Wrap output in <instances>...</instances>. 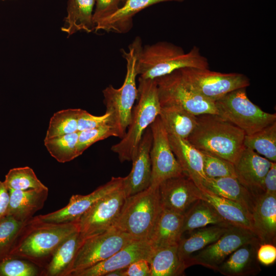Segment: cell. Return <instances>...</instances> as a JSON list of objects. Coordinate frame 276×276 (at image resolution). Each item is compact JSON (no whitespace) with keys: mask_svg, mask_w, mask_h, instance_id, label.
I'll return each mask as SVG.
<instances>
[{"mask_svg":"<svg viewBox=\"0 0 276 276\" xmlns=\"http://www.w3.org/2000/svg\"><path fill=\"white\" fill-rule=\"evenodd\" d=\"M244 132L218 114L196 116V126L187 140L200 151L234 164L245 148Z\"/></svg>","mask_w":276,"mask_h":276,"instance_id":"6da1fadb","label":"cell"},{"mask_svg":"<svg viewBox=\"0 0 276 276\" xmlns=\"http://www.w3.org/2000/svg\"><path fill=\"white\" fill-rule=\"evenodd\" d=\"M142 39L136 37L128 46L127 52L121 49L126 61V74L121 87L116 88L109 85L103 91L106 113L109 114L108 125L116 136L122 139L130 123L134 102L137 98L136 78L138 58L142 49Z\"/></svg>","mask_w":276,"mask_h":276,"instance_id":"7a4b0ae2","label":"cell"},{"mask_svg":"<svg viewBox=\"0 0 276 276\" xmlns=\"http://www.w3.org/2000/svg\"><path fill=\"white\" fill-rule=\"evenodd\" d=\"M187 67L209 68V63L196 46L186 53L181 47L172 43L159 41L142 47L137 70L140 78L155 79Z\"/></svg>","mask_w":276,"mask_h":276,"instance_id":"3957f363","label":"cell"},{"mask_svg":"<svg viewBox=\"0 0 276 276\" xmlns=\"http://www.w3.org/2000/svg\"><path fill=\"white\" fill-rule=\"evenodd\" d=\"M137 99L124 136L111 148L122 163L131 160L144 132L159 114L161 106L155 79L139 77Z\"/></svg>","mask_w":276,"mask_h":276,"instance_id":"277c9868","label":"cell"},{"mask_svg":"<svg viewBox=\"0 0 276 276\" xmlns=\"http://www.w3.org/2000/svg\"><path fill=\"white\" fill-rule=\"evenodd\" d=\"M159 186L150 185L140 192L126 197L112 227L136 240H149L162 210Z\"/></svg>","mask_w":276,"mask_h":276,"instance_id":"5b68a950","label":"cell"},{"mask_svg":"<svg viewBox=\"0 0 276 276\" xmlns=\"http://www.w3.org/2000/svg\"><path fill=\"white\" fill-rule=\"evenodd\" d=\"M31 221L35 228L23 239L16 241L6 255L30 260L52 256L64 241L78 231V220L64 223H36L32 219Z\"/></svg>","mask_w":276,"mask_h":276,"instance_id":"8992f818","label":"cell"},{"mask_svg":"<svg viewBox=\"0 0 276 276\" xmlns=\"http://www.w3.org/2000/svg\"><path fill=\"white\" fill-rule=\"evenodd\" d=\"M217 114L241 130L252 134L276 122V114L263 111L248 98L246 88L227 94L215 102Z\"/></svg>","mask_w":276,"mask_h":276,"instance_id":"52a82bcc","label":"cell"},{"mask_svg":"<svg viewBox=\"0 0 276 276\" xmlns=\"http://www.w3.org/2000/svg\"><path fill=\"white\" fill-rule=\"evenodd\" d=\"M155 79L161 107H180L196 116L217 114L215 102L192 89L183 79L179 69Z\"/></svg>","mask_w":276,"mask_h":276,"instance_id":"ba28073f","label":"cell"},{"mask_svg":"<svg viewBox=\"0 0 276 276\" xmlns=\"http://www.w3.org/2000/svg\"><path fill=\"white\" fill-rule=\"evenodd\" d=\"M134 240L136 239L113 227L84 239L64 275H73L107 259Z\"/></svg>","mask_w":276,"mask_h":276,"instance_id":"9c48e42d","label":"cell"},{"mask_svg":"<svg viewBox=\"0 0 276 276\" xmlns=\"http://www.w3.org/2000/svg\"><path fill=\"white\" fill-rule=\"evenodd\" d=\"M179 71L192 89L214 102L229 92L250 85L249 78L240 73H222L209 68L188 67L179 68Z\"/></svg>","mask_w":276,"mask_h":276,"instance_id":"30bf717a","label":"cell"},{"mask_svg":"<svg viewBox=\"0 0 276 276\" xmlns=\"http://www.w3.org/2000/svg\"><path fill=\"white\" fill-rule=\"evenodd\" d=\"M124 185L99 199L78 220L83 240L112 227L127 197Z\"/></svg>","mask_w":276,"mask_h":276,"instance_id":"8fae6325","label":"cell"},{"mask_svg":"<svg viewBox=\"0 0 276 276\" xmlns=\"http://www.w3.org/2000/svg\"><path fill=\"white\" fill-rule=\"evenodd\" d=\"M256 242L262 243L254 232L229 225L217 240L197 251L195 255L191 256L188 263L189 267L200 265L216 271L218 266L239 247Z\"/></svg>","mask_w":276,"mask_h":276,"instance_id":"7c38bea8","label":"cell"},{"mask_svg":"<svg viewBox=\"0 0 276 276\" xmlns=\"http://www.w3.org/2000/svg\"><path fill=\"white\" fill-rule=\"evenodd\" d=\"M149 127L152 134L150 185L158 186L167 179L186 175L172 151L168 133L158 116Z\"/></svg>","mask_w":276,"mask_h":276,"instance_id":"4fadbf2b","label":"cell"},{"mask_svg":"<svg viewBox=\"0 0 276 276\" xmlns=\"http://www.w3.org/2000/svg\"><path fill=\"white\" fill-rule=\"evenodd\" d=\"M125 177H112L111 179L85 195H73L64 208L56 211L40 215L32 220L36 223H64L78 220L99 199L121 187Z\"/></svg>","mask_w":276,"mask_h":276,"instance_id":"5bb4252c","label":"cell"},{"mask_svg":"<svg viewBox=\"0 0 276 276\" xmlns=\"http://www.w3.org/2000/svg\"><path fill=\"white\" fill-rule=\"evenodd\" d=\"M158 188L162 208L180 214L202 199L201 190L186 175L167 179Z\"/></svg>","mask_w":276,"mask_h":276,"instance_id":"9a60e30c","label":"cell"},{"mask_svg":"<svg viewBox=\"0 0 276 276\" xmlns=\"http://www.w3.org/2000/svg\"><path fill=\"white\" fill-rule=\"evenodd\" d=\"M153 250L149 240H134L107 259L73 275L105 276L109 272L127 267L139 260L149 262Z\"/></svg>","mask_w":276,"mask_h":276,"instance_id":"2e32d148","label":"cell"},{"mask_svg":"<svg viewBox=\"0 0 276 276\" xmlns=\"http://www.w3.org/2000/svg\"><path fill=\"white\" fill-rule=\"evenodd\" d=\"M272 162L245 147L234 164L236 178L254 196L265 193V177Z\"/></svg>","mask_w":276,"mask_h":276,"instance_id":"e0dca14e","label":"cell"},{"mask_svg":"<svg viewBox=\"0 0 276 276\" xmlns=\"http://www.w3.org/2000/svg\"><path fill=\"white\" fill-rule=\"evenodd\" d=\"M152 144V134L149 127L144 132L132 158L131 170L125 177L124 187L127 197L144 190L150 186L151 163L150 153Z\"/></svg>","mask_w":276,"mask_h":276,"instance_id":"ac0fdd59","label":"cell"},{"mask_svg":"<svg viewBox=\"0 0 276 276\" xmlns=\"http://www.w3.org/2000/svg\"><path fill=\"white\" fill-rule=\"evenodd\" d=\"M172 151L184 173L202 190L207 179L203 171L202 153L187 139L168 134Z\"/></svg>","mask_w":276,"mask_h":276,"instance_id":"d6986e66","label":"cell"},{"mask_svg":"<svg viewBox=\"0 0 276 276\" xmlns=\"http://www.w3.org/2000/svg\"><path fill=\"white\" fill-rule=\"evenodd\" d=\"M252 224L262 243L275 242L276 195L263 193L257 196L251 212Z\"/></svg>","mask_w":276,"mask_h":276,"instance_id":"ffe728a7","label":"cell"},{"mask_svg":"<svg viewBox=\"0 0 276 276\" xmlns=\"http://www.w3.org/2000/svg\"><path fill=\"white\" fill-rule=\"evenodd\" d=\"M48 188L9 190L10 201L6 215L27 222L41 210L48 196Z\"/></svg>","mask_w":276,"mask_h":276,"instance_id":"44dd1931","label":"cell"},{"mask_svg":"<svg viewBox=\"0 0 276 276\" xmlns=\"http://www.w3.org/2000/svg\"><path fill=\"white\" fill-rule=\"evenodd\" d=\"M260 242L245 244L232 253L218 267L217 271L226 276H249L261 271L257 257Z\"/></svg>","mask_w":276,"mask_h":276,"instance_id":"7402d4cb","label":"cell"},{"mask_svg":"<svg viewBox=\"0 0 276 276\" xmlns=\"http://www.w3.org/2000/svg\"><path fill=\"white\" fill-rule=\"evenodd\" d=\"M183 218L184 214L162 208L149 240L153 248L177 245L183 234Z\"/></svg>","mask_w":276,"mask_h":276,"instance_id":"603a6c76","label":"cell"},{"mask_svg":"<svg viewBox=\"0 0 276 276\" xmlns=\"http://www.w3.org/2000/svg\"><path fill=\"white\" fill-rule=\"evenodd\" d=\"M184 0H126L124 5L113 14L98 24L95 31L104 30L125 33L132 27L133 17L138 12L153 5L165 2H182Z\"/></svg>","mask_w":276,"mask_h":276,"instance_id":"cb8c5ba5","label":"cell"},{"mask_svg":"<svg viewBox=\"0 0 276 276\" xmlns=\"http://www.w3.org/2000/svg\"><path fill=\"white\" fill-rule=\"evenodd\" d=\"M201 191L238 202L250 214L257 197L234 177L207 178Z\"/></svg>","mask_w":276,"mask_h":276,"instance_id":"d4e9b609","label":"cell"},{"mask_svg":"<svg viewBox=\"0 0 276 276\" xmlns=\"http://www.w3.org/2000/svg\"><path fill=\"white\" fill-rule=\"evenodd\" d=\"M202 191V199L211 204L229 225L249 230L256 234L251 214L235 201Z\"/></svg>","mask_w":276,"mask_h":276,"instance_id":"484cf974","label":"cell"},{"mask_svg":"<svg viewBox=\"0 0 276 276\" xmlns=\"http://www.w3.org/2000/svg\"><path fill=\"white\" fill-rule=\"evenodd\" d=\"M95 0H68L67 15L61 30L68 36L78 31H95L93 8Z\"/></svg>","mask_w":276,"mask_h":276,"instance_id":"4316f807","label":"cell"},{"mask_svg":"<svg viewBox=\"0 0 276 276\" xmlns=\"http://www.w3.org/2000/svg\"><path fill=\"white\" fill-rule=\"evenodd\" d=\"M177 245L154 248L149 261L151 276L184 275L185 269L189 266L180 259Z\"/></svg>","mask_w":276,"mask_h":276,"instance_id":"83f0119b","label":"cell"},{"mask_svg":"<svg viewBox=\"0 0 276 276\" xmlns=\"http://www.w3.org/2000/svg\"><path fill=\"white\" fill-rule=\"evenodd\" d=\"M158 117L168 134L187 139L196 124V116L180 107H161Z\"/></svg>","mask_w":276,"mask_h":276,"instance_id":"f1b7e54d","label":"cell"},{"mask_svg":"<svg viewBox=\"0 0 276 276\" xmlns=\"http://www.w3.org/2000/svg\"><path fill=\"white\" fill-rule=\"evenodd\" d=\"M229 225H211L196 229L188 238L180 240L177 245L180 259L189 267L188 260L195 252L198 251L217 240Z\"/></svg>","mask_w":276,"mask_h":276,"instance_id":"f546056e","label":"cell"},{"mask_svg":"<svg viewBox=\"0 0 276 276\" xmlns=\"http://www.w3.org/2000/svg\"><path fill=\"white\" fill-rule=\"evenodd\" d=\"M209 225H230L211 204L201 199L193 204L184 214L182 232H192Z\"/></svg>","mask_w":276,"mask_h":276,"instance_id":"4dcf8cb0","label":"cell"},{"mask_svg":"<svg viewBox=\"0 0 276 276\" xmlns=\"http://www.w3.org/2000/svg\"><path fill=\"white\" fill-rule=\"evenodd\" d=\"M83 241L78 231L64 241L53 254L47 267V274L64 275Z\"/></svg>","mask_w":276,"mask_h":276,"instance_id":"1f68e13d","label":"cell"},{"mask_svg":"<svg viewBox=\"0 0 276 276\" xmlns=\"http://www.w3.org/2000/svg\"><path fill=\"white\" fill-rule=\"evenodd\" d=\"M244 145L270 161L275 162L276 122L252 134L245 135Z\"/></svg>","mask_w":276,"mask_h":276,"instance_id":"d6a6232c","label":"cell"},{"mask_svg":"<svg viewBox=\"0 0 276 276\" xmlns=\"http://www.w3.org/2000/svg\"><path fill=\"white\" fill-rule=\"evenodd\" d=\"M79 131L50 139L44 144L50 155L57 162L65 163L80 155L78 150Z\"/></svg>","mask_w":276,"mask_h":276,"instance_id":"836d02e7","label":"cell"},{"mask_svg":"<svg viewBox=\"0 0 276 276\" xmlns=\"http://www.w3.org/2000/svg\"><path fill=\"white\" fill-rule=\"evenodd\" d=\"M80 109H67L55 112L51 118L45 139L74 133L78 131Z\"/></svg>","mask_w":276,"mask_h":276,"instance_id":"e575fe53","label":"cell"},{"mask_svg":"<svg viewBox=\"0 0 276 276\" xmlns=\"http://www.w3.org/2000/svg\"><path fill=\"white\" fill-rule=\"evenodd\" d=\"M4 182L9 190H26L47 187L37 178L33 170L28 166L10 169L5 175Z\"/></svg>","mask_w":276,"mask_h":276,"instance_id":"d590c367","label":"cell"},{"mask_svg":"<svg viewBox=\"0 0 276 276\" xmlns=\"http://www.w3.org/2000/svg\"><path fill=\"white\" fill-rule=\"evenodd\" d=\"M28 222L8 215L0 220V258L9 253Z\"/></svg>","mask_w":276,"mask_h":276,"instance_id":"8d00e7d4","label":"cell"},{"mask_svg":"<svg viewBox=\"0 0 276 276\" xmlns=\"http://www.w3.org/2000/svg\"><path fill=\"white\" fill-rule=\"evenodd\" d=\"M38 269L33 263L6 255L0 258V276H36Z\"/></svg>","mask_w":276,"mask_h":276,"instance_id":"74e56055","label":"cell"},{"mask_svg":"<svg viewBox=\"0 0 276 276\" xmlns=\"http://www.w3.org/2000/svg\"><path fill=\"white\" fill-rule=\"evenodd\" d=\"M203 159V171L207 178L236 177L234 165L225 159L201 151Z\"/></svg>","mask_w":276,"mask_h":276,"instance_id":"f35d334b","label":"cell"},{"mask_svg":"<svg viewBox=\"0 0 276 276\" xmlns=\"http://www.w3.org/2000/svg\"><path fill=\"white\" fill-rule=\"evenodd\" d=\"M112 136H116V135L113 129L108 124L79 131L78 150L80 155L95 143Z\"/></svg>","mask_w":276,"mask_h":276,"instance_id":"ab89813d","label":"cell"},{"mask_svg":"<svg viewBox=\"0 0 276 276\" xmlns=\"http://www.w3.org/2000/svg\"><path fill=\"white\" fill-rule=\"evenodd\" d=\"M109 117V114L106 112L102 116H96L80 109L77 122L78 131H81L108 124Z\"/></svg>","mask_w":276,"mask_h":276,"instance_id":"60d3db41","label":"cell"},{"mask_svg":"<svg viewBox=\"0 0 276 276\" xmlns=\"http://www.w3.org/2000/svg\"><path fill=\"white\" fill-rule=\"evenodd\" d=\"M121 0H95L96 8L93 13L95 26L103 19L110 16L120 8Z\"/></svg>","mask_w":276,"mask_h":276,"instance_id":"b9f144b4","label":"cell"},{"mask_svg":"<svg viewBox=\"0 0 276 276\" xmlns=\"http://www.w3.org/2000/svg\"><path fill=\"white\" fill-rule=\"evenodd\" d=\"M257 257L259 262L264 265L273 264L276 260V247L270 243H261L258 248Z\"/></svg>","mask_w":276,"mask_h":276,"instance_id":"7bdbcfd3","label":"cell"},{"mask_svg":"<svg viewBox=\"0 0 276 276\" xmlns=\"http://www.w3.org/2000/svg\"><path fill=\"white\" fill-rule=\"evenodd\" d=\"M124 276H151L149 262L141 259L132 263L126 268Z\"/></svg>","mask_w":276,"mask_h":276,"instance_id":"ee69618b","label":"cell"},{"mask_svg":"<svg viewBox=\"0 0 276 276\" xmlns=\"http://www.w3.org/2000/svg\"><path fill=\"white\" fill-rule=\"evenodd\" d=\"M265 193L276 195V163L272 162L264 181Z\"/></svg>","mask_w":276,"mask_h":276,"instance_id":"f6af8a7d","label":"cell"},{"mask_svg":"<svg viewBox=\"0 0 276 276\" xmlns=\"http://www.w3.org/2000/svg\"><path fill=\"white\" fill-rule=\"evenodd\" d=\"M9 201V190L4 181H0V220L6 216Z\"/></svg>","mask_w":276,"mask_h":276,"instance_id":"bcb514c9","label":"cell"},{"mask_svg":"<svg viewBox=\"0 0 276 276\" xmlns=\"http://www.w3.org/2000/svg\"><path fill=\"white\" fill-rule=\"evenodd\" d=\"M126 268L111 271L106 274L105 276H124Z\"/></svg>","mask_w":276,"mask_h":276,"instance_id":"7dc6e473","label":"cell"},{"mask_svg":"<svg viewBox=\"0 0 276 276\" xmlns=\"http://www.w3.org/2000/svg\"><path fill=\"white\" fill-rule=\"evenodd\" d=\"M2 1H5V0H2Z\"/></svg>","mask_w":276,"mask_h":276,"instance_id":"c3c4849f","label":"cell"}]
</instances>
